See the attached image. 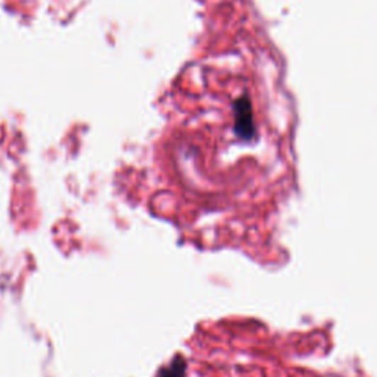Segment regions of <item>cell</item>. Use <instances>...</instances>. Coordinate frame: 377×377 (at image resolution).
Returning a JSON list of instances; mask_svg holds the SVG:
<instances>
[{"instance_id":"obj_2","label":"cell","mask_w":377,"mask_h":377,"mask_svg":"<svg viewBox=\"0 0 377 377\" xmlns=\"http://www.w3.org/2000/svg\"><path fill=\"white\" fill-rule=\"evenodd\" d=\"M158 377H186V363L181 358H176L171 364L159 371Z\"/></svg>"},{"instance_id":"obj_1","label":"cell","mask_w":377,"mask_h":377,"mask_svg":"<svg viewBox=\"0 0 377 377\" xmlns=\"http://www.w3.org/2000/svg\"><path fill=\"white\" fill-rule=\"evenodd\" d=\"M235 131L242 140H252L255 137L252 103L248 96H242L235 102Z\"/></svg>"}]
</instances>
